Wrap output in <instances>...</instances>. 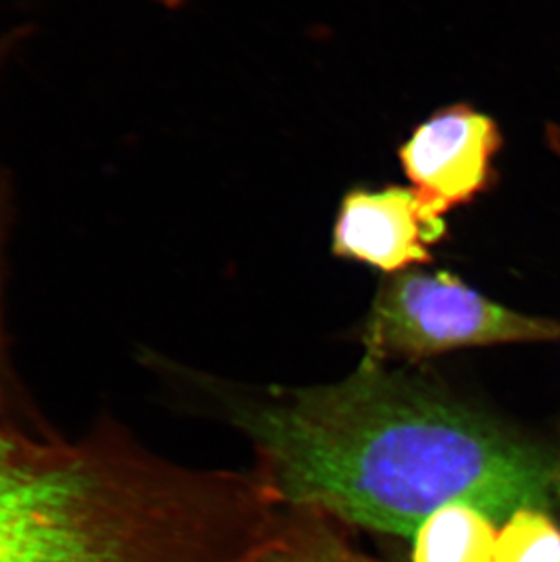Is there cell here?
<instances>
[{
	"label": "cell",
	"mask_w": 560,
	"mask_h": 562,
	"mask_svg": "<svg viewBox=\"0 0 560 562\" xmlns=\"http://www.w3.org/2000/svg\"><path fill=\"white\" fill-rule=\"evenodd\" d=\"M235 420L270 499L371 530L415 536L453 503L506 520L557 497V464L373 362L337 384L271 393Z\"/></svg>",
	"instance_id": "6da1fadb"
},
{
	"label": "cell",
	"mask_w": 560,
	"mask_h": 562,
	"mask_svg": "<svg viewBox=\"0 0 560 562\" xmlns=\"http://www.w3.org/2000/svg\"><path fill=\"white\" fill-rule=\"evenodd\" d=\"M149 508L119 462L0 428V562H137Z\"/></svg>",
	"instance_id": "7a4b0ae2"
},
{
	"label": "cell",
	"mask_w": 560,
	"mask_h": 562,
	"mask_svg": "<svg viewBox=\"0 0 560 562\" xmlns=\"http://www.w3.org/2000/svg\"><path fill=\"white\" fill-rule=\"evenodd\" d=\"M560 323L506 308L449 271L412 268L382 279L362 329L365 359L423 361L448 351L542 342Z\"/></svg>",
	"instance_id": "3957f363"
},
{
	"label": "cell",
	"mask_w": 560,
	"mask_h": 562,
	"mask_svg": "<svg viewBox=\"0 0 560 562\" xmlns=\"http://www.w3.org/2000/svg\"><path fill=\"white\" fill-rule=\"evenodd\" d=\"M501 148L503 133L490 115L453 104L413 130L399 148V160L413 190L446 215L492 187Z\"/></svg>",
	"instance_id": "277c9868"
},
{
	"label": "cell",
	"mask_w": 560,
	"mask_h": 562,
	"mask_svg": "<svg viewBox=\"0 0 560 562\" xmlns=\"http://www.w3.org/2000/svg\"><path fill=\"white\" fill-rule=\"evenodd\" d=\"M445 217L412 187L355 188L338 206L332 251L387 276L412 270L434 259L448 234Z\"/></svg>",
	"instance_id": "5b68a950"
},
{
	"label": "cell",
	"mask_w": 560,
	"mask_h": 562,
	"mask_svg": "<svg viewBox=\"0 0 560 562\" xmlns=\"http://www.w3.org/2000/svg\"><path fill=\"white\" fill-rule=\"evenodd\" d=\"M495 520L466 503L448 504L418 526L412 562H493Z\"/></svg>",
	"instance_id": "8992f818"
},
{
	"label": "cell",
	"mask_w": 560,
	"mask_h": 562,
	"mask_svg": "<svg viewBox=\"0 0 560 562\" xmlns=\"http://www.w3.org/2000/svg\"><path fill=\"white\" fill-rule=\"evenodd\" d=\"M493 562H560L559 526L545 509H518L499 531Z\"/></svg>",
	"instance_id": "52a82bcc"
},
{
	"label": "cell",
	"mask_w": 560,
	"mask_h": 562,
	"mask_svg": "<svg viewBox=\"0 0 560 562\" xmlns=\"http://www.w3.org/2000/svg\"><path fill=\"white\" fill-rule=\"evenodd\" d=\"M243 562H360L346 552L310 539H276L255 548Z\"/></svg>",
	"instance_id": "ba28073f"
},
{
	"label": "cell",
	"mask_w": 560,
	"mask_h": 562,
	"mask_svg": "<svg viewBox=\"0 0 560 562\" xmlns=\"http://www.w3.org/2000/svg\"><path fill=\"white\" fill-rule=\"evenodd\" d=\"M557 499L560 501V457L557 461Z\"/></svg>",
	"instance_id": "9c48e42d"
},
{
	"label": "cell",
	"mask_w": 560,
	"mask_h": 562,
	"mask_svg": "<svg viewBox=\"0 0 560 562\" xmlns=\"http://www.w3.org/2000/svg\"><path fill=\"white\" fill-rule=\"evenodd\" d=\"M166 4H169V5H175V4H180V2H182V0H165Z\"/></svg>",
	"instance_id": "30bf717a"
}]
</instances>
